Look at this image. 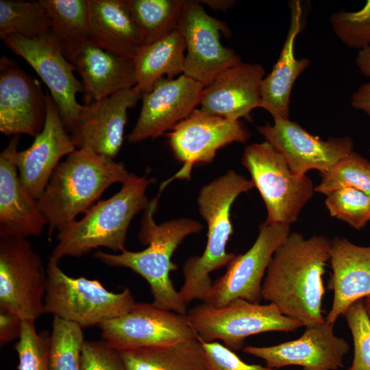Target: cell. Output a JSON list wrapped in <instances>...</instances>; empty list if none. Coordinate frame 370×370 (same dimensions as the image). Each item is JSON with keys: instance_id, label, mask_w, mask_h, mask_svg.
Instances as JSON below:
<instances>
[{"instance_id": "cell-1", "label": "cell", "mask_w": 370, "mask_h": 370, "mask_svg": "<svg viewBox=\"0 0 370 370\" xmlns=\"http://www.w3.org/2000/svg\"><path fill=\"white\" fill-rule=\"evenodd\" d=\"M332 241L323 235L306 239L290 233L274 253L262 284V299L286 317L309 327L323 322V276Z\"/></svg>"}, {"instance_id": "cell-2", "label": "cell", "mask_w": 370, "mask_h": 370, "mask_svg": "<svg viewBox=\"0 0 370 370\" xmlns=\"http://www.w3.org/2000/svg\"><path fill=\"white\" fill-rule=\"evenodd\" d=\"M158 197L150 201L144 210L138 238L147 245L141 251L127 249L119 254L97 251L96 259L109 267L127 268L140 275L149 284L156 307L183 315L187 305L174 288L170 272L177 269L171 257L184 239L199 232L203 225L190 218H180L157 224L153 219Z\"/></svg>"}, {"instance_id": "cell-3", "label": "cell", "mask_w": 370, "mask_h": 370, "mask_svg": "<svg viewBox=\"0 0 370 370\" xmlns=\"http://www.w3.org/2000/svg\"><path fill=\"white\" fill-rule=\"evenodd\" d=\"M134 175L124 163L88 149L70 153L57 166L37 199L47 221L49 237L86 213L110 186L123 184Z\"/></svg>"}, {"instance_id": "cell-4", "label": "cell", "mask_w": 370, "mask_h": 370, "mask_svg": "<svg viewBox=\"0 0 370 370\" xmlns=\"http://www.w3.org/2000/svg\"><path fill=\"white\" fill-rule=\"evenodd\" d=\"M254 187L251 180L230 170L200 189L197 203L208 226L207 243L201 256H191L184 263V280L179 293L185 304L194 299L206 302L213 284L210 273L227 267L235 257L226 251L233 233L231 207L240 194Z\"/></svg>"}, {"instance_id": "cell-5", "label": "cell", "mask_w": 370, "mask_h": 370, "mask_svg": "<svg viewBox=\"0 0 370 370\" xmlns=\"http://www.w3.org/2000/svg\"><path fill=\"white\" fill-rule=\"evenodd\" d=\"M153 181L135 174L111 197L92 206L79 220L57 232V244L50 256L59 262L64 257H79L103 247L114 251L125 250L128 227L136 214L145 210L146 195Z\"/></svg>"}, {"instance_id": "cell-6", "label": "cell", "mask_w": 370, "mask_h": 370, "mask_svg": "<svg viewBox=\"0 0 370 370\" xmlns=\"http://www.w3.org/2000/svg\"><path fill=\"white\" fill-rule=\"evenodd\" d=\"M58 262L49 258L47 264L45 313L86 328L121 317L136 304L130 289L114 293L96 280L69 276Z\"/></svg>"}, {"instance_id": "cell-7", "label": "cell", "mask_w": 370, "mask_h": 370, "mask_svg": "<svg viewBox=\"0 0 370 370\" xmlns=\"http://www.w3.org/2000/svg\"><path fill=\"white\" fill-rule=\"evenodd\" d=\"M189 324L201 343L221 340L235 352L244 347L247 337L267 332H291L304 326L283 314L271 303L261 305L236 299L223 307L201 302L187 312Z\"/></svg>"}, {"instance_id": "cell-8", "label": "cell", "mask_w": 370, "mask_h": 370, "mask_svg": "<svg viewBox=\"0 0 370 370\" xmlns=\"http://www.w3.org/2000/svg\"><path fill=\"white\" fill-rule=\"evenodd\" d=\"M241 164L249 172L265 204V222L288 225L296 222L313 195L311 179L306 175H295L283 156L267 141L247 145Z\"/></svg>"}, {"instance_id": "cell-9", "label": "cell", "mask_w": 370, "mask_h": 370, "mask_svg": "<svg viewBox=\"0 0 370 370\" xmlns=\"http://www.w3.org/2000/svg\"><path fill=\"white\" fill-rule=\"evenodd\" d=\"M47 269L27 238L0 237V310L34 321L45 313Z\"/></svg>"}, {"instance_id": "cell-10", "label": "cell", "mask_w": 370, "mask_h": 370, "mask_svg": "<svg viewBox=\"0 0 370 370\" xmlns=\"http://www.w3.org/2000/svg\"><path fill=\"white\" fill-rule=\"evenodd\" d=\"M177 29L186 48L183 74L204 87L222 71L243 62L234 49L221 43V32L231 36L227 24L209 15L199 1L185 0Z\"/></svg>"}, {"instance_id": "cell-11", "label": "cell", "mask_w": 370, "mask_h": 370, "mask_svg": "<svg viewBox=\"0 0 370 370\" xmlns=\"http://www.w3.org/2000/svg\"><path fill=\"white\" fill-rule=\"evenodd\" d=\"M2 40L34 69L48 87L67 130L72 134L82 108L76 96L84 92V87L75 77V67L64 56L60 45L50 32L35 38L10 35Z\"/></svg>"}, {"instance_id": "cell-12", "label": "cell", "mask_w": 370, "mask_h": 370, "mask_svg": "<svg viewBox=\"0 0 370 370\" xmlns=\"http://www.w3.org/2000/svg\"><path fill=\"white\" fill-rule=\"evenodd\" d=\"M289 234L288 224L262 223L253 245L245 254L235 256L224 275L213 282L205 303L223 307L234 299H243L259 304L268 266Z\"/></svg>"}, {"instance_id": "cell-13", "label": "cell", "mask_w": 370, "mask_h": 370, "mask_svg": "<svg viewBox=\"0 0 370 370\" xmlns=\"http://www.w3.org/2000/svg\"><path fill=\"white\" fill-rule=\"evenodd\" d=\"M99 328L103 341L119 352L198 339L186 315L147 303H136L127 313Z\"/></svg>"}, {"instance_id": "cell-14", "label": "cell", "mask_w": 370, "mask_h": 370, "mask_svg": "<svg viewBox=\"0 0 370 370\" xmlns=\"http://www.w3.org/2000/svg\"><path fill=\"white\" fill-rule=\"evenodd\" d=\"M169 134L170 147L183 167L177 174L190 177L193 165L212 162L217 151L231 143L247 141L250 132L240 121L213 115L196 108Z\"/></svg>"}, {"instance_id": "cell-15", "label": "cell", "mask_w": 370, "mask_h": 370, "mask_svg": "<svg viewBox=\"0 0 370 370\" xmlns=\"http://www.w3.org/2000/svg\"><path fill=\"white\" fill-rule=\"evenodd\" d=\"M204 86L182 74L176 79H160L142 94L138 120L127 136L131 143L156 138L187 118L200 106Z\"/></svg>"}, {"instance_id": "cell-16", "label": "cell", "mask_w": 370, "mask_h": 370, "mask_svg": "<svg viewBox=\"0 0 370 370\" xmlns=\"http://www.w3.org/2000/svg\"><path fill=\"white\" fill-rule=\"evenodd\" d=\"M47 115L46 93L40 82L3 56L0 59V131L6 136H36Z\"/></svg>"}, {"instance_id": "cell-17", "label": "cell", "mask_w": 370, "mask_h": 370, "mask_svg": "<svg viewBox=\"0 0 370 370\" xmlns=\"http://www.w3.org/2000/svg\"><path fill=\"white\" fill-rule=\"evenodd\" d=\"M273 120V125L266 123L258 127V130L283 156L295 175H305L311 169L323 173L353 151V142L349 136L324 140L297 122Z\"/></svg>"}, {"instance_id": "cell-18", "label": "cell", "mask_w": 370, "mask_h": 370, "mask_svg": "<svg viewBox=\"0 0 370 370\" xmlns=\"http://www.w3.org/2000/svg\"><path fill=\"white\" fill-rule=\"evenodd\" d=\"M349 349L348 343L335 335L334 325L325 320L306 327L298 338L271 346H245L244 353L262 358L273 369L297 365L303 370H338Z\"/></svg>"}, {"instance_id": "cell-19", "label": "cell", "mask_w": 370, "mask_h": 370, "mask_svg": "<svg viewBox=\"0 0 370 370\" xmlns=\"http://www.w3.org/2000/svg\"><path fill=\"white\" fill-rule=\"evenodd\" d=\"M46 100L47 115L42 130L28 148L17 151L14 156L23 186L36 199L42 195L61 158L78 149L68 134L49 90L46 92Z\"/></svg>"}, {"instance_id": "cell-20", "label": "cell", "mask_w": 370, "mask_h": 370, "mask_svg": "<svg viewBox=\"0 0 370 370\" xmlns=\"http://www.w3.org/2000/svg\"><path fill=\"white\" fill-rule=\"evenodd\" d=\"M142 98L134 86L82 105L77 124L71 134L78 149L114 159L123 141L127 110Z\"/></svg>"}, {"instance_id": "cell-21", "label": "cell", "mask_w": 370, "mask_h": 370, "mask_svg": "<svg viewBox=\"0 0 370 370\" xmlns=\"http://www.w3.org/2000/svg\"><path fill=\"white\" fill-rule=\"evenodd\" d=\"M18 142L14 136L0 154V237L37 236L47 225L38 200L20 181L14 158Z\"/></svg>"}, {"instance_id": "cell-22", "label": "cell", "mask_w": 370, "mask_h": 370, "mask_svg": "<svg viewBox=\"0 0 370 370\" xmlns=\"http://www.w3.org/2000/svg\"><path fill=\"white\" fill-rule=\"evenodd\" d=\"M264 75L258 63L242 62L225 69L204 87L200 109L233 121L250 119L251 112L260 107Z\"/></svg>"}, {"instance_id": "cell-23", "label": "cell", "mask_w": 370, "mask_h": 370, "mask_svg": "<svg viewBox=\"0 0 370 370\" xmlns=\"http://www.w3.org/2000/svg\"><path fill=\"white\" fill-rule=\"evenodd\" d=\"M330 262L328 288L333 292V301L325 319L334 325L353 303L370 295V246L336 237L332 240Z\"/></svg>"}, {"instance_id": "cell-24", "label": "cell", "mask_w": 370, "mask_h": 370, "mask_svg": "<svg viewBox=\"0 0 370 370\" xmlns=\"http://www.w3.org/2000/svg\"><path fill=\"white\" fill-rule=\"evenodd\" d=\"M67 60L81 76L86 105L136 85L134 59L116 56L90 40Z\"/></svg>"}, {"instance_id": "cell-25", "label": "cell", "mask_w": 370, "mask_h": 370, "mask_svg": "<svg viewBox=\"0 0 370 370\" xmlns=\"http://www.w3.org/2000/svg\"><path fill=\"white\" fill-rule=\"evenodd\" d=\"M290 23L279 58L261 84L260 107L273 119H289L291 93L297 77L309 66L307 58L297 59L295 43L303 27V9L300 1H291Z\"/></svg>"}, {"instance_id": "cell-26", "label": "cell", "mask_w": 370, "mask_h": 370, "mask_svg": "<svg viewBox=\"0 0 370 370\" xmlns=\"http://www.w3.org/2000/svg\"><path fill=\"white\" fill-rule=\"evenodd\" d=\"M88 36L96 46L132 59L143 46L125 0H88Z\"/></svg>"}, {"instance_id": "cell-27", "label": "cell", "mask_w": 370, "mask_h": 370, "mask_svg": "<svg viewBox=\"0 0 370 370\" xmlns=\"http://www.w3.org/2000/svg\"><path fill=\"white\" fill-rule=\"evenodd\" d=\"M186 43L176 29L154 42L143 45L134 58L136 85L142 93L150 92L164 75L172 79L184 73Z\"/></svg>"}, {"instance_id": "cell-28", "label": "cell", "mask_w": 370, "mask_h": 370, "mask_svg": "<svg viewBox=\"0 0 370 370\" xmlns=\"http://www.w3.org/2000/svg\"><path fill=\"white\" fill-rule=\"evenodd\" d=\"M126 370H206L198 339L119 352Z\"/></svg>"}, {"instance_id": "cell-29", "label": "cell", "mask_w": 370, "mask_h": 370, "mask_svg": "<svg viewBox=\"0 0 370 370\" xmlns=\"http://www.w3.org/2000/svg\"><path fill=\"white\" fill-rule=\"evenodd\" d=\"M51 21L50 34L64 56L89 41L88 0H40Z\"/></svg>"}, {"instance_id": "cell-30", "label": "cell", "mask_w": 370, "mask_h": 370, "mask_svg": "<svg viewBox=\"0 0 370 370\" xmlns=\"http://www.w3.org/2000/svg\"><path fill=\"white\" fill-rule=\"evenodd\" d=\"M185 0H125L143 43L154 42L177 28Z\"/></svg>"}, {"instance_id": "cell-31", "label": "cell", "mask_w": 370, "mask_h": 370, "mask_svg": "<svg viewBox=\"0 0 370 370\" xmlns=\"http://www.w3.org/2000/svg\"><path fill=\"white\" fill-rule=\"evenodd\" d=\"M51 21L40 1L0 0V36L27 38L50 32Z\"/></svg>"}, {"instance_id": "cell-32", "label": "cell", "mask_w": 370, "mask_h": 370, "mask_svg": "<svg viewBox=\"0 0 370 370\" xmlns=\"http://www.w3.org/2000/svg\"><path fill=\"white\" fill-rule=\"evenodd\" d=\"M84 343L81 326L53 317L49 335V370H81Z\"/></svg>"}, {"instance_id": "cell-33", "label": "cell", "mask_w": 370, "mask_h": 370, "mask_svg": "<svg viewBox=\"0 0 370 370\" xmlns=\"http://www.w3.org/2000/svg\"><path fill=\"white\" fill-rule=\"evenodd\" d=\"M314 191L325 195L341 188L350 187L370 196V162L352 151L326 171Z\"/></svg>"}, {"instance_id": "cell-34", "label": "cell", "mask_w": 370, "mask_h": 370, "mask_svg": "<svg viewBox=\"0 0 370 370\" xmlns=\"http://www.w3.org/2000/svg\"><path fill=\"white\" fill-rule=\"evenodd\" d=\"M325 206L330 215L360 230L370 221V196L346 187L326 195Z\"/></svg>"}, {"instance_id": "cell-35", "label": "cell", "mask_w": 370, "mask_h": 370, "mask_svg": "<svg viewBox=\"0 0 370 370\" xmlns=\"http://www.w3.org/2000/svg\"><path fill=\"white\" fill-rule=\"evenodd\" d=\"M329 22L336 37L347 47L360 51L370 45V0L358 11L332 14Z\"/></svg>"}, {"instance_id": "cell-36", "label": "cell", "mask_w": 370, "mask_h": 370, "mask_svg": "<svg viewBox=\"0 0 370 370\" xmlns=\"http://www.w3.org/2000/svg\"><path fill=\"white\" fill-rule=\"evenodd\" d=\"M49 335L37 332L35 322L23 320L21 334L15 345L18 370H49Z\"/></svg>"}, {"instance_id": "cell-37", "label": "cell", "mask_w": 370, "mask_h": 370, "mask_svg": "<svg viewBox=\"0 0 370 370\" xmlns=\"http://www.w3.org/2000/svg\"><path fill=\"white\" fill-rule=\"evenodd\" d=\"M354 343V358L346 370H370V319L363 299L353 303L343 314Z\"/></svg>"}, {"instance_id": "cell-38", "label": "cell", "mask_w": 370, "mask_h": 370, "mask_svg": "<svg viewBox=\"0 0 370 370\" xmlns=\"http://www.w3.org/2000/svg\"><path fill=\"white\" fill-rule=\"evenodd\" d=\"M81 370H126L120 352L103 341H85Z\"/></svg>"}, {"instance_id": "cell-39", "label": "cell", "mask_w": 370, "mask_h": 370, "mask_svg": "<svg viewBox=\"0 0 370 370\" xmlns=\"http://www.w3.org/2000/svg\"><path fill=\"white\" fill-rule=\"evenodd\" d=\"M206 370H277L267 366L249 365L234 351L219 342L201 343Z\"/></svg>"}, {"instance_id": "cell-40", "label": "cell", "mask_w": 370, "mask_h": 370, "mask_svg": "<svg viewBox=\"0 0 370 370\" xmlns=\"http://www.w3.org/2000/svg\"><path fill=\"white\" fill-rule=\"evenodd\" d=\"M22 319L16 314L0 310V345H6L21 334Z\"/></svg>"}, {"instance_id": "cell-41", "label": "cell", "mask_w": 370, "mask_h": 370, "mask_svg": "<svg viewBox=\"0 0 370 370\" xmlns=\"http://www.w3.org/2000/svg\"><path fill=\"white\" fill-rule=\"evenodd\" d=\"M351 105L370 118V82L361 84L352 95Z\"/></svg>"}, {"instance_id": "cell-42", "label": "cell", "mask_w": 370, "mask_h": 370, "mask_svg": "<svg viewBox=\"0 0 370 370\" xmlns=\"http://www.w3.org/2000/svg\"><path fill=\"white\" fill-rule=\"evenodd\" d=\"M355 62L360 72L365 76L370 77V45L358 51Z\"/></svg>"}, {"instance_id": "cell-43", "label": "cell", "mask_w": 370, "mask_h": 370, "mask_svg": "<svg viewBox=\"0 0 370 370\" xmlns=\"http://www.w3.org/2000/svg\"><path fill=\"white\" fill-rule=\"evenodd\" d=\"M199 1L208 5L213 10L221 11H226L235 4V1L232 0H204Z\"/></svg>"}, {"instance_id": "cell-44", "label": "cell", "mask_w": 370, "mask_h": 370, "mask_svg": "<svg viewBox=\"0 0 370 370\" xmlns=\"http://www.w3.org/2000/svg\"><path fill=\"white\" fill-rule=\"evenodd\" d=\"M363 301L366 313L370 319V295L365 297Z\"/></svg>"}]
</instances>
